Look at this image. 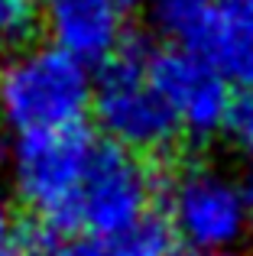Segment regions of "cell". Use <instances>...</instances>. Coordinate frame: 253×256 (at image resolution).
I'll return each mask as SVG.
<instances>
[{"mask_svg":"<svg viewBox=\"0 0 253 256\" xmlns=\"http://www.w3.org/2000/svg\"><path fill=\"white\" fill-rule=\"evenodd\" d=\"M156 46L130 32L124 46L94 68L91 114L104 143L126 150L140 159L169 156L182 140L178 120L150 82V58Z\"/></svg>","mask_w":253,"mask_h":256,"instance_id":"obj_1","label":"cell"},{"mask_svg":"<svg viewBox=\"0 0 253 256\" xmlns=\"http://www.w3.org/2000/svg\"><path fill=\"white\" fill-rule=\"evenodd\" d=\"M94 72L49 42H32L0 65V124L13 136L82 126L91 114Z\"/></svg>","mask_w":253,"mask_h":256,"instance_id":"obj_2","label":"cell"},{"mask_svg":"<svg viewBox=\"0 0 253 256\" xmlns=\"http://www.w3.org/2000/svg\"><path fill=\"white\" fill-rule=\"evenodd\" d=\"M98 143L101 140L88 124L13 140L6 169L20 204L32 220H42L58 234H75L78 192Z\"/></svg>","mask_w":253,"mask_h":256,"instance_id":"obj_3","label":"cell"},{"mask_svg":"<svg viewBox=\"0 0 253 256\" xmlns=\"http://www.w3.org/2000/svg\"><path fill=\"white\" fill-rule=\"evenodd\" d=\"M159 198L166 201V220L182 250L234 256V250L250 234L253 218L244 188L224 169L204 162L188 166L162 182Z\"/></svg>","mask_w":253,"mask_h":256,"instance_id":"obj_4","label":"cell"},{"mask_svg":"<svg viewBox=\"0 0 253 256\" xmlns=\"http://www.w3.org/2000/svg\"><path fill=\"white\" fill-rule=\"evenodd\" d=\"M159 192H162V178L152 172L146 159L101 140L78 192L75 234L104 244L124 227L146 218Z\"/></svg>","mask_w":253,"mask_h":256,"instance_id":"obj_5","label":"cell"},{"mask_svg":"<svg viewBox=\"0 0 253 256\" xmlns=\"http://www.w3.org/2000/svg\"><path fill=\"white\" fill-rule=\"evenodd\" d=\"M150 82L178 120L182 136L204 143L228 130L234 91L195 52L178 46H156L150 58Z\"/></svg>","mask_w":253,"mask_h":256,"instance_id":"obj_6","label":"cell"},{"mask_svg":"<svg viewBox=\"0 0 253 256\" xmlns=\"http://www.w3.org/2000/svg\"><path fill=\"white\" fill-rule=\"evenodd\" d=\"M124 13L114 0H46L42 30L49 32V46L94 72L130 36Z\"/></svg>","mask_w":253,"mask_h":256,"instance_id":"obj_7","label":"cell"},{"mask_svg":"<svg viewBox=\"0 0 253 256\" xmlns=\"http://www.w3.org/2000/svg\"><path fill=\"white\" fill-rule=\"evenodd\" d=\"M150 20L169 46L178 49H195L198 39L208 32L214 20V0H146Z\"/></svg>","mask_w":253,"mask_h":256,"instance_id":"obj_8","label":"cell"},{"mask_svg":"<svg viewBox=\"0 0 253 256\" xmlns=\"http://www.w3.org/2000/svg\"><path fill=\"white\" fill-rule=\"evenodd\" d=\"M176 250V234L159 211H150L101 244V256H172Z\"/></svg>","mask_w":253,"mask_h":256,"instance_id":"obj_9","label":"cell"},{"mask_svg":"<svg viewBox=\"0 0 253 256\" xmlns=\"http://www.w3.org/2000/svg\"><path fill=\"white\" fill-rule=\"evenodd\" d=\"M42 26V4L39 0H0V56L32 46Z\"/></svg>","mask_w":253,"mask_h":256,"instance_id":"obj_10","label":"cell"},{"mask_svg":"<svg viewBox=\"0 0 253 256\" xmlns=\"http://www.w3.org/2000/svg\"><path fill=\"white\" fill-rule=\"evenodd\" d=\"M228 133L240 150L253 152V91H240L234 94V107L228 117Z\"/></svg>","mask_w":253,"mask_h":256,"instance_id":"obj_11","label":"cell"},{"mask_svg":"<svg viewBox=\"0 0 253 256\" xmlns=\"http://www.w3.org/2000/svg\"><path fill=\"white\" fill-rule=\"evenodd\" d=\"M0 256H30L26 253V220L0 201Z\"/></svg>","mask_w":253,"mask_h":256,"instance_id":"obj_12","label":"cell"},{"mask_svg":"<svg viewBox=\"0 0 253 256\" xmlns=\"http://www.w3.org/2000/svg\"><path fill=\"white\" fill-rule=\"evenodd\" d=\"M214 10L224 26L253 39V0H214Z\"/></svg>","mask_w":253,"mask_h":256,"instance_id":"obj_13","label":"cell"},{"mask_svg":"<svg viewBox=\"0 0 253 256\" xmlns=\"http://www.w3.org/2000/svg\"><path fill=\"white\" fill-rule=\"evenodd\" d=\"M46 256H101V244L91 237H82V234H68Z\"/></svg>","mask_w":253,"mask_h":256,"instance_id":"obj_14","label":"cell"},{"mask_svg":"<svg viewBox=\"0 0 253 256\" xmlns=\"http://www.w3.org/2000/svg\"><path fill=\"white\" fill-rule=\"evenodd\" d=\"M240 188H244V198H247V208H250V218H253V166H250V169H247V175H244Z\"/></svg>","mask_w":253,"mask_h":256,"instance_id":"obj_15","label":"cell"},{"mask_svg":"<svg viewBox=\"0 0 253 256\" xmlns=\"http://www.w3.org/2000/svg\"><path fill=\"white\" fill-rule=\"evenodd\" d=\"M120 10H130V6H136V4H143V0H114Z\"/></svg>","mask_w":253,"mask_h":256,"instance_id":"obj_16","label":"cell"},{"mask_svg":"<svg viewBox=\"0 0 253 256\" xmlns=\"http://www.w3.org/2000/svg\"><path fill=\"white\" fill-rule=\"evenodd\" d=\"M172 256H204V253H195V250H176Z\"/></svg>","mask_w":253,"mask_h":256,"instance_id":"obj_17","label":"cell"}]
</instances>
